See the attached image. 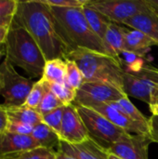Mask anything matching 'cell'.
<instances>
[{"instance_id":"6da1fadb","label":"cell","mask_w":158,"mask_h":159,"mask_svg":"<svg viewBox=\"0 0 158 159\" xmlns=\"http://www.w3.org/2000/svg\"><path fill=\"white\" fill-rule=\"evenodd\" d=\"M15 24L24 28L40 48L46 61L67 60L72 50L63 41L50 7L43 0L18 1Z\"/></svg>"},{"instance_id":"7a4b0ae2","label":"cell","mask_w":158,"mask_h":159,"mask_svg":"<svg viewBox=\"0 0 158 159\" xmlns=\"http://www.w3.org/2000/svg\"><path fill=\"white\" fill-rule=\"evenodd\" d=\"M50 9L57 20L61 36L72 51L76 48H85L108 55L103 40L90 28L82 7H50Z\"/></svg>"},{"instance_id":"3957f363","label":"cell","mask_w":158,"mask_h":159,"mask_svg":"<svg viewBox=\"0 0 158 159\" xmlns=\"http://www.w3.org/2000/svg\"><path fill=\"white\" fill-rule=\"evenodd\" d=\"M6 59L20 67L30 77H42L46 59L31 34L22 27L11 23L5 39Z\"/></svg>"},{"instance_id":"277c9868","label":"cell","mask_w":158,"mask_h":159,"mask_svg":"<svg viewBox=\"0 0 158 159\" xmlns=\"http://www.w3.org/2000/svg\"><path fill=\"white\" fill-rule=\"evenodd\" d=\"M67 60L74 61L84 76L85 82H98L113 85L123 90V61L96 51L76 48ZM124 91V90H123Z\"/></svg>"},{"instance_id":"5b68a950","label":"cell","mask_w":158,"mask_h":159,"mask_svg":"<svg viewBox=\"0 0 158 159\" xmlns=\"http://www.w3.org/2000/svg\"><path fill=\"white\" fill-rule=\"evenodd\" d=\"M123 90L128 96L154 105L158 99V68L142 64L125 70Z\"/></svg>"},{"instance_id":"8992f818","label":"cell","mask_w":158,"mask_h":159,"mask_svg":"<svg viewBox=\"0 0 158 159\" xmlns=\"http://www.w3.org/2000/svg\"><path fill=\"white\" fill-rule=\"evenodd\" d=\"M76 109L89 137L107 150L127 133L92 108L76 106Z\"/></svg>"},{"instance_id":"52a82bcc","label":"cell","mask_w":158,"mask_h":159,"mask_svg":"<svg viewBox=\"0 0 158 159\" xmlns=\"http://www.w3.org/2000/svg\"><path fill=\"white\" fill-rule=\"evenodd\" d=\"M0 73L3 78L0 94L4 99V106L24 105L34 82L20 75L14 68V65L6 58L0 64Z\"/></svg>"},{"instance_id":"ba28073f","label":"cell","mask_w":158,"mask_h":159,"mask_svg":"<svg viewBox=\"0 0 158 159\" xmlns=\"http://www.w3.org/2000/svg\"><path fill=\"white\" fill-rule=\"evenodd\" d=\"M87 6L105 15L112 22L118 24L124 23L129 18L151 7L148 0H89Z\"/></svg>"},{"instance_id":"9c48e42d","label":"cell","mask_w":158,"mask_h":159,"mask_svg":"<svg viewBox=\"0 0 158 159\" xmlns=\"http://www.w3.org/2000/svg\"><path fill=\"white\" fill-rule=\"evenodd\" d=\"M125 97H128V95L113 85L85 82L76 91V97L73 104L92 108L98 104L117 102Z\"/></svg>"},{"instance_id":"30bf717a","label":"cell","mask_w":158,"mask_h":159,"mask_svg":"<svg viewBox=\"0 0 158 159\" xmlns=\"http://www.w3.org/2000/svg\"><path fill=\"white\" fill-rule=\"evenodd\" d=\"M151 143L148 135L125 133L108 149V152L120 159H148V148Z\"/></svg>"},{"instance_id":"8fae6325","label":"cell","mask_w":158,"mask_h":159,"mask_svg":"<svg viewBox=\"0 0 158 159\" xmlns=\"http://www.w3.org/2000/svg\"><path fill=\"white\" fill-rule=\"evenodd\" d=\"M60 138L70 144H77L89 138L74 104H69L64 107Z\"/></svg>"},{"instance_id":"7c38bea8","label":"cell","mask_w":158,"mask_h":159,"mask_svg":"<svg viewBox=\"0 0 158 159\" xmlns=\"http://www.w3.org/2000/svg\"><path fill=\"white\" fill-rule=\"evenodd\" d=\"M59 152L74 159H109V152L90 137L77 144L60 142Z\"/></svg>"},{"instance_id":"4fadbf2b","label":"cell","mask_w":158,"mask_h":159,"mask_svg":"<svg viewBox=\"0 0 158 159\" xmlns=\"http://www.w3.org/2000/svg\"><path fill=\"white\" fill-rule=\"evenodd\" d=\"M95 111L106 117L116 127L122 129L129 134L134 135H149V126L138 123L122 112L114 108L108 103H102L92 107Z\"/></svg>"},{"instance_id":"5bb4252c","label":"cell","mask_w":158,"mask_h":159,"mask_svg":"<svg viewBox=\"0 0 158 159\" xmlns=\"http://www.w3.org/2000/svg\"><path fill=\"white\" fill-rule=\"evenodd\" d=\"M37 147L40 145L32 135H19L7 131L0 134V159H8Z\"/></svg>"},{"instance_id":"9a60e30c","label":"cell","mask_w":158,"mask_h":159,"mask_svg":"<svg viewBox=\"0 0 158 159\" xmlns=\"http://www.w3.org/2000/svg\"><path fill=\"white\" fill-rule=\"evenodd\" d=\"M124 24L143 33L158 43V11L152 6L147 10L129 18Z\"/></svg>"},{"instance_id":"2e32d148","label":"cell","mask_w":158,"mask_h":159,"mask_svg":"<svg viewBox=\"0 0 158 159\" xmlns=\"http://www.w3.org/2000/svg\"><path fill=\"white\" fill-rule=\"evenodd\" d=\"M125 32L126 28L121 27L118 23L112 22L103 38L107 54L121 61L120 54L125 53Z\"/></svg>"},{"instance_id":"e0dca14e","label":"cell","mask_w":158,"mask_h":159,"mask_svg":"<svg viewBox=\"0 0 158 159\" xmlns=\"http://www.w3.org/2000/svg\"><path fill=\"white\" fill-rule=\"evenodd\" d=\"M158 46L153 38L138 30H128L125 32V53L140 55L146 53L152 47Z\"/></svg>"},{"instance_id":"ac0fdd59","label":"cell","mask_w":158,"mask_h":159,"mask_svg":"<svg viewBox=\"0 0 158 159\" xmlns=\"http://www.w3.org/2000/svg\"><path fill=\"white\" fill-rule=\"evenodd\" d=\"M6 109H7V118L9 122L25 124L33 127L43 122L42 116L37 113V111L26 105L10 106V107H6Z\"/></svg>"},{"instance_id":"d6986e66","label":"cell","mask_w":158,"mask_h":159,"mask_svg":"<svg viewBox=\"0 0 158 159\" xmlns=\"http://www.w3.org/2000/svg\"><path fill=\"white\" fill-rule=\"evenodd\" d=\"M31 135L39 143L40 147L50 150H53L54 147H57L58 149L61 142V138L58 133L43 122L34 127Z\"/></svg>"},{"instance_id":"ffe728a7","label":"cell","mask_w":158,"mask_h":159,"mask_svg":"<svg viewBox=\"0 0 158 159\" xmlns=\"http://www.w3.org/2000/svg\"><path fill=\"white\" fill-rule=\"evenodd\" d=\"M84 16L88 21V23L89 24L90 28L92 29V31L101 38L103 40L105 34L107 32V29L109 27V25L112 23V21L102 13L88 7L85 6L82 7Z\"/></svg>"},{"instance_id":"44dd1931","label":"cell","mask_w":158,"mask_h":159,"mask_svg":"<svg viewBox=\"0 0 158 159\" xmlns=\"http://www.w3.org/2000/svg\"><path fill=\"white\" fill-rule=\"evenodd\" d=\"M65 75L66 61L63 59H54L46 61L41 78L45 79L50 84L64 83Z\"/></svg>"},{"instance_id":"7402d4cb","label":"cell","mask_w":158,"mask_h":159,"mask_svg":"<svg viewBox=\"0 0 158 159\" xmlns=\"http://www.w3.org/2000/svg\"><path fill=\"white\" fill-rule=\"evenodd\" d=\"M108 104L112 105L114 108L122 112L123 114H125L127 116H129L132 120H134L138 123L149 126V118H147L145 116H143L138 110V108L129 101V97H125L117 102H110Z\"/></svg>"},{"instance_id":"603a6c76","label":"cell","mask_w":158,"mask_h":159,"mask_svg":"<svg viewBox=\"0 0 158 159\" xmlns=\"http://www.w3.org/2000/svg\"><path fill=\"white\" fill-rule=\"evenodd\" d=\"M50 90V84L43 78L34 82L24 105L36 110L45 95Z\"/></svg>"},{"instance_id":"cb8c5ba5","label":"cell","mask_w":158,"mask_h":159,"mask_svg":"<svg viewBox=\"0 0 158 159\" xmlns=\"http://www.w3.org/2000/svg\"><path fill=\"white\" fill-rule=\"evenodd\" d=\"M66 75L64 83L72 89L78 90L84 83V76L77 64L71 60H66Z\"/></svg>"},{"instance_id":"d4e9b609","label":"cell","mask_w":158,"mask_h":159,"mask_svg":"<svg viewBox=\"0 0 158 159\" xmlns=\"http://www.w3.org/2000/svg\"><path fill=\"white\" fill-rule=\"evenodd\" d=\"M50 90L65 106L74 103L75 97H76V91H77L72 89L71 87H69L65 83L50 84Z\"/></svg>"},{"instance_id":"484cf974","label":"cell","mask_w":158,"mask_h":159,"mask_svg":"<svg viewBox=\"0 0 158 159\" xmlns=\"http://www.w3.org/2000/svg\"><path fill=\"white\" fill-rule=\"evenodd\" d=\"M18 7V0H0V26L9 27Z\"/></svg>"},{"instance_id":"4316f807","label":"cell","mask_w":158,"mask_h":159,"mask_svg":"<svg viewBox=\"0 0 158 159\" xmlns=\"http://www.w3.org/2000/svg\"><path fill=\"white\" fill-rule=\"evenodd\" d=\"M56 152L57 151L44 147H37L16 155L8 159H56Z\"/></svg>"},{"instance_id":"83f0119b","label":"cell","mask_w":158,"mask_h":159,"mask_svg":"<svg viewBox=\"0 0 158 159\" xmlns=\"http://www.w3.org/2000/svg\"><path fill=\"white\" fill-rule=\"evenodd\" d=\"M61 106H64V104L55 96V94L51 90H49L43 98L36 111L41 116H43Z\"/></svg>"},{"instance_id":"f1b7e54d","label":"cell","mask_w":158,"mask_h":159,"mask_svg":"<svg viewBox=\"0 0 158 159\" xmlns=\"http://www.w3.org/2000/svg\"><path fill=\"white\" fill-rule=\"evenodd\" d=\"M64 106L59 107L55 109L54 111L45 115L42 116V121L46 125H47L49 128H51L55 132L58 133L60 136L61 134V123H62V117H63V113H64Z\"/></svg>"},{"instance_id":"f546056e","label":"cell","mask_w":158,"mask_h":159,"mask_svg":"<svg viewBox=\"0 0 158 159\" xmlns=\"http://www.w3.org/2000/svg\"><path fill=\"white\" fill-rule=\"evenodd\" d=\"M43 2L49 7L62 8H76L87 6L89 0H43Z\"/></svg>"},{"instance_id":"4dcf8cb0","label":"cell","mask_w":158,"mask_h":159,"mask_svg":"<svg viewBox=\"0 0 158 159\" xmlns=\"http://www.w3.org/2000/svg\"><path fill=\"white\" fill-rule=\"evenodd\" d=\"M33 129H34L33 126L8 121L6 131L13 133V134H19V135H31L33 132Z\"/></svg>"},{"instance_id":"1f68e13d","label":"cell","mask_w":158,"mask_h":159,"mask_svg":"<svg viewBox=\"0 0 158 159\" xmlns=\"http://www.w3.org/2000/svg\"><path fill=\"white\" fill-rule=\"evenodd\" d=\"M149 138L152 143H158V116H152L149 118Z\"/></svg>"},{"instance_id":"d6a6232c","label":"cell","mask_w":158,"mask_h":159,"mask_svg":"<svg viewBox=\"0 0 158 159\" xmlns=\"http://www.w3.org/2000/svg\"><path fill=\"white\" fill-rule=\"evenodd\" d=\"M7 123H8V118H7V109L4 105L0 104V134L6 131Z\"/></svg>"},{"instance_id":"836d02e7","label":"cell","mask_w":158,"mask_h":159,"mask_svg":"<svg viewBox=\"0 0 158 159\" xmlns=\"http://www.w3.org/2000/svg\"><path fill=\"white\" fill-rule=\"evenodd\" d=\"M8 29H9V27H0V44L5 42Z\"/></svg>"},{"instance_id":"e575fe53","label":"cell","mask_w":158,"mask_h":159,"mask_svg":"<svg viewBox=\"0 0 158 159\" xmlns=\"http://www.w3.org/2000/svg\"><path fill=\"white\" fill-rule=\"evenodd\" d=\"M56 159H74V158L70 157H68V156H66V155H64V154H62V153H61V152L57 151V152H56Z\"/></svg>"},{"instance_id":"d590c367","label":"cell","mask_w":158,"mask_h":159,"mask_svg":"<svg viewBox=\"0 0 158 159\" xmlns=\"http://www.w3.org/2000/svg\"><path fill=\"white\" fill-rule=\"evenodd\" d=\"M3 56H6V46H5V42H3V43L0 44V59Z\"/></svg>"},{"instance_id":"8d00e7d4","label":"cell","mask_w":158,"mask_h":159,"mask_svg":"<svg viewBox=\"0 0 158 159\" xmlns=\"http://www.w3.org/2000/svg\"><path fill=\"white\" fill-rule=\"evenodd\" d=\"M152 114L154 116H158V104H155V105H150L149 106Z\"/></svg>"},{"instance_id":"74e56055","label":"cell","mask_w":158,"mask_h":159,"mask_svg":"<svg viewBox=\"0 0 158 159\" xmlns=\"http://www.w3.org/2000/svg\"><path fill=\"white\" fill-rule=\"evenodd\" d=\"M148 2L154 8L158 10V0H148Z\"/></svg>"},{"instance_id":"f35d334b","label":"cell","mask_w":158,"mask_h":159,"mask_svg":"<svg viewBox=\"0 0 158 159\" xmlns=\"http://www.w3.org/2000/svg\"><path fill=\"white\" fill-rule=\"evenodd\" d=\"M2 87H3V78H2V75L0 73V92H1Z\"/></svg>"},{"instance_id":"ab89813d","label":"cell","mask_w":158,"mask_h":159,"mask_svg":"<svg viewBox=\"0 0 158 159\" xmlns=\"http://www.w3.org/2000/svg\"><path fill=\"white\" fill-rule=\"evenodd\" d=\"M109 159H120V158H118V157H115V155L109 154Z\"/></svg>"},{"instance_id":"60d3db41","label":"cell","mask_w":158,"mask_h":159,"mask_svg":"<svg viewBox=\"0 0 158 159\" xmlns=\"http://www.w3.org/2000/svg\"><path fill=\"white\" fill-rule=\"evenodd\" d=\"M155 104H158V99H157V101H156V102ZM155 104H154V105H155Z\"/></svg>"},{"instance_id":"b9f144b4","label":"cell","mask_w":158,"mask_h":159,"mask_svg":"<svg viewBox=\"0 0 158 159\" xmlns=\"http://www.w3.org/2000/svg\"><path fill=\"white\" fill-rule=\"evenodd\" d=\"M0 27H2V26H0Z\"/></svg>"}]
</instances>
